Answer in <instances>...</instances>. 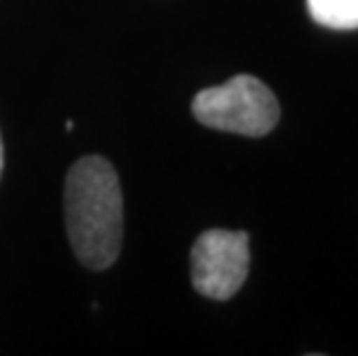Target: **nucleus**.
<instances>
[{
	"label": "nucleus",
	"mask_w": 358,
	"mask_h": 356,
	"mask_svg": "<svg viewBox=\"0 0 358 356\" xmlns=\"http://www.w3.org/2000/svg\"><path fill=\"white\" fill-rule=\"evenodd\" d=\"M3 162H5V153H3V137H0V176H3Z\"/></svg>",
	"instance_id": "obj_5"
},
{
	"label": "nucleus",
	"mask_w": 358,
	"mask_h": 356,
	"mask_svg": "<svg viewBox=\"0 0 358 356\" xmlns=\"http://www.w3.org/2000/svg\"><path fill=\"white\" fill-rule=\"evenodd\" d=\"M310 17L331 30L358 28V0H308Z\"/></svg>",
	"instance_id": "obj_4"
},
{
	"label": "nucleus",
	"mask_w": 358,
	"mask_h": 356,
	"mask_svg": "<svg viewBox=\"0 0 358 356\" xmlns=\"http://www.w3.org/2000/svg\"><path fill=\"white\" fill-rule=\"evenodd\" d=\"M67 238L83 266L109 269L123 243V192L111 162L81 157L65 180Z\"/></svg>",
	"instance_id": "obj_1"
},
{
	"label": "nucleus",
	"mask_w": 358,
	"mask_h": 356,
	"mask_svg": "<svg viewBox=\"0 0 358 356\" xmlns=\"http://www.w3.org/2000/svg\"><path fill=\"white\" fill-rule=\"evenodd\" d=\"M192 113L213 130L264 137L280 120V104L273 90L252 74H238L222 86L206 88L192 100Z\"/></svg>",
	"instance_id": "obj_2"
},
{
	"label": "nucleus",
	"mask_w": 358,
	"mask_h": 356,
	"mask_svg": "<svg viewBox=\"0 0 358 356\" xmlns=\"http://www.w3.org/2000/svg\"><path fill=\"white\" fill-rule=\"evenodd\" d=\"M65 130H67V132H72V130H74V120H67V123H65Z\"/></svg>",
	"instance_id": "obj_6"
},
{
	"label": "nucleus",
	"mask_w": 358,
	"mask_h": 356,
	"mask_svg": "<svg viewBox=\"0 0 358 356\" xmlns=\"http://www.w3.org/2000/svg\"><path fill=\"white\" fill-rule=\"evenodd\" d=\"M192 285L201 297L227 301L241 290L250 269L245 232L208 229L192 245Z\"/></svg>",
	"instance_id": "obj_3"
}]
</instances>
